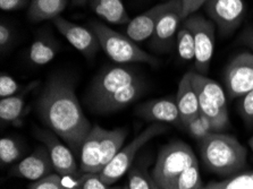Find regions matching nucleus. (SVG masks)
Segmentation results:
<instances>
[{"label":"nucleus","instance_id":"1","mask_svg":"<svg viewBox=\"0 0 253 189\" xmlns=\"http://www.w3.org/2000/svg\"><path fill=\"white\" fill-rule=\"evenodd\" d=\"M37 113L49 129L80 154L93 126L84 114L70 78L50 77L38 99Z\"/></svg>","mask_w":253,"mask_h":189},{"label":"nucleus","instance_id":"2","mask_svg":"<svg viewBox=\"0 0 253 189\" xmlns=\"http://www.w3.org/2000/svg\"><path fill=\"white\" fill-rule=\"evenodd\" d=\"M199 143L203 164L218 176H234L247 165V149L232 135L212 132Z\"/></svg>","mask_w":253,"mask_h":189},{"label":"nucleus","instance_id":"3","mask_svg":"<svg viewBox=\"0 0 253 189\" xmlns=\"http://www.w3.org/2000/svg\"><path fill=\"white\" fill-rule=\"evenodd\" d=\"M90 29L97 34L101 50L116 64H148L151 66L158 65V60L142 50L132 38L109 28L105 23L92 21L90 22Z\"/></svg>","mask_w":253,"mask_h":189},{"label":"nucleus","instance_id":"4","mask_svg":"<svg viewBox=\"0 0 253 189\" xmlns=\"http://www.w3.org/2000/svg\"><path fill=\"white\" fill-rule=\"evenodd\" d=\"M198 163L192 148L182 141H174L160 148L151 177L162 189H168L186 169Z\"/></svg>","mask_w":253,"mask_h":189},{"label":"nucleus","instance_id":"5","mask_svg":"<svg viewBox=\"0 0 253 189\" xmlns=\"http://www.w3.org/2000/svg\"><path fill=\"white\" fill-rule=\"evenodd\" d=\"M167 129V126L164 123L152 122L127 145L123 146V149L116 154V156L99 173L100 178L108 185L116 184L132 168L133 161L135 159L137 152L152 138L164 134Z\"/></svg>","mask_w":253,"mask_h":189},{"label":"nucleus","instance_id":"6","mask_svg":"<svg viewBox=\"0 0 253 189\" xmlns=\"http://www.w3.org/2000/svg\"><path fill=\"white\" fill-rule=\"evenodd\" d=\"M142 79V76L132 67L118 65L105 68L92 80L86 100L92 109L110 98L122 88Z\"/></svg>","mask_w":253,"mask_h":189},{"label":"nucleus","instance_id":"7","mask_svg":"<svg viewBox=\"0 0 253 189\" xmlns=\"http://www.w3.org/2000/svg\"><path fill=\"white\" fill-rule=\"evenodd\" d=\"M183 25L191 31L194 38V67L198 73L206 75L210 69L214 52L216 25L212 21L198 14H193L184 19Z\"/></svg>","mask_w":253,"mask_h":189},{"label":"nucleus","instance_id":"8","mask_svg":"<svg viewBox=\"0 0 253 189\" xmlns=\"http://www.w3.org/2000/svg\"><path fill=\"white\" fill-rule=\"evenodd\" d=\"M224 84L229 99L253 91V53L241 52L229 60L224 69Z\"/></svg>","mask_w":253,"mask_h":189},{"label":"nucleus","instance_id":"9","mask_svg":"<svg viewBox=\"0 0 253 189\" xmlns=\"http://www.w3.org/2000/svg\"><path fill=\"white\" fill-rule=\"evenodd\" d=\"M205 10L221 37H228L240 28L247 13L244 0H209Z\"/></svg>","mask_w":253,"mask_h":189},{"label":"nucleus","instance_id":"10","mask_svg":"<svg viewBox=\"0 0 253 189\" xmlns=\"http://www.w3.org/2000/svg\"><path fill=\"white\" fill-rule=\"evenodd\" d=\"M36 136L48 149L53 170L58 175L63 177H79L82 175L71 148L64 144L58 135L50 129L36 128Z\"/></svg>","mask_w":253,"mask_h":189},{"label":"nucleus","instance_id":"11","mask_svg":"<svg viewBox=\"0 0 253 189\" xmlns=\"http://www.w3.org/2000/svg\"><path fill=\"white\" fill-rule=\"evenodd\" d=\"M52 24L79 52L92 59L101 50L100 42L93 31L86 29L76 23H73L63 16H58L52 21Z\"/></svg>","mask_w":253,"mask_h":189},{"label":"nucleus","instance_id":"12","mask_svg":"<svg viewBox=\"0 0 253 189\" xmlns=\"http://www.w3.org/2000/svg\"><path fill=\"white\" fill-rule=\"evenodd\" d=\"M182 19V0H172L170 7L160 17L150 38V48L158 52L169 50L175 44Z\"/></svg>","mask_w":253,"mask_h":189},{"label":"nucleus","instance_id":"13","mask_svg":"<svg viewBox=\"0 0 253 189\" xmlns=\"http://www.w3.org/2000/svg\"><path fill=\"white\" fill-rule=\"evenodd\" d=\"M52 169L53 165L48 149L45 146H39L33 153L15 164L11 173L18 178L37 181L50 175Z\"/></svg>","mask_w":253,"mask_h":189},{"label":"nucleus","instance_id":"14","mask_svg":"<svg viewBox=\"0 0 253 189\" xmlns=\"http://www.w3.org/2000/svg\"><path fill=\"white\" fill-rule=\"evenodd\" d=\"M135 113L144 120L157 123H182L176 99L164 98L149 100L136 107Z\"/></svg>","mask_w":253,"mask_h":189},{"label":"nucleus","instance_id":"15","mask_svg":"<svg viewBox=\"0 0 253 189\" xmlns=\"http://www.w3.org/2000/svg\"><path fill=\"white\" fill-rule=\"evenodd\" d=\"M171 1L172 0H168L167 2L158 3V5L153 6L152 8L139 15V16L131 19L127 26H126V36L132 38L135 43H141V42H144L148 38H150L153 32H155V29L158 24L160 17L163 16L165 11L169 8Z\"/></svg>","mask_w":253,"mask_h":189},{"label":"nucleus","instance_id":"16","mask_svg":"<svg viewBox=\"0 0 253 189\" xmlns=\"http://www.w3.org/2000/svg\"><path fill=\"white\" fill-rule=\"evenodd\" d=\"M106 129L101 126L94 125L84 140L80 157L81 173H100L102 171L101 164V141Z\"/></svg>","mask_w":253,"mask_h":189},{"label":"nucleus","instance_id":"17","mask_svg":"<svg viewBox=\"0 0 253 189\" xmlns=\"http://www.w3.org/2000/svg\"><path fill=\"white\" fill-rule=\"evenodd\" d=\"M147 84H145L144 79L142 78L137 82L131 84V85L122 88L116 93L113 94L110 98H108L105 101L99 103L98 106L93 108V110L98 113H116L124 109L129 104L135 102L137 99H140L142 94L147 90Z\"/></svg>","mask_w":253,"mask_h":189},{"label":"nucleus","instance_id":"18","mask_svg":"<svg viewBox=\"0 0 253 189\" xmlns=\"http://www.w3.org/2000/svg\"><path fill=\"white\" fill-rule=\"evenodd\" d=\"M176 104H177L182 125H185L191 119L200 114L199 96L190 79V74L186 73L178 83L176 93Z\"/></svg>","mask_w":253,"mask_h":189},{"label":"nucleus","instance_id":"19","mask_svg":"<svg viewBox=\"0 0 253 189\" xmlns=\"http://www.w3.org/2000/svg\"><path fill=\"white\" fill-rule=\"evenodd\" d=\"M60 50L59 42L50 34H40L29 48V61L34 66H44L55 59Z\"/></svg>","mask_w":253,"mask_h":189},{"label":"nucleus","instance_id":"20","mask_svg":"<svg viewBox=\"0 0 253 189\" xmlns=\"http://www.w3.org/2000/svg\"><path fill=\"white\" fill-rule=\"evenodd\" d=\"M87 5L99 17L110 24L123 25L131 21L123 0H90Z\"/></svg>","mask_w":253,"mask_h":189},{"label":"nucleus","instance_id":"21","mask_svg":"<svg viewBox=\"0 0 253 189\" xmlns=\"http://www.w3.org/2000/svg\"><path fill=\"white\" fill-rule=\"evenodd\" d=\"M38 85H39L38 80L32 82L24 88H22L20 93L0 100V118L1 120L5 122H16L20 120L22 115L24 114L26 96Z\"/></svg>","mask_w":253,"mask_h":189},{"label":"nucleus","instance_id":"22","mask_svg":"<svg viewBox=\"0 0 253 189\" xmlns=\"http://www.w3.org/2000/svg\"><path fill=\"white\" fill-rule=\"evenodd\" d=\"M67 6V0H31L28 17L32 23L53 21Z\"/></svg>","mask_w":253,"mask_h":189},{"label":"nucleus","instance_id":"23","mask_svg":"<svg viewBox=\"0 0 253 189\" xmlns=\"http://www.w3.org/2000/svg\"><path fill=\"white\" fill-rule=\"evenodd\" d=\"M189 74L191 83H192L195 91L205 94L207 98L212 100L213 102H216L224 110L228 111L227 94L225 93L224 88L219 84L198 72H189Z\"/></svg>","mask_w":253,"mask_h":189},{"label":"nucleus","instance_id":"24","mask_svg":"<svg viewBox=\"0 0 253 189\" xmlns=\"http://www.w3.org/2000/svg\"><path fill=\"white\" fill-rule=\"evenodd\" d=\"M199 104H200V113L208 119L210 125H211L212 132L220 133L221 130H225L229 127V117L228 111L220 108L212 100L207 98L205 94L198 92Z\"/></svg>","mask_w":253,"mask_h":189},{"label":"nucleus","instance_id":"25","mask_svg":"<svg viewBox=\"0 0 253 189\" xmlns=\"http://www.w3.org/2000/svg\"><path fill=\"white\" fill-rule=\"evenodd\" d=\"M127 129L115 128L106 129L101 141V164L102 169L112 161L116 154L121 151L124 146L126 137H127Z\"/></svg>","mask_w":253,"mask_h":189},{"label":"nucleus","instance_id":"26","mask_svg":"<svg viewBox=\"0 0 253 189\" xmlns=\"http://www.w3.org/2000/svg\"><path fill=\"white\" fill-rule=\"evenodd\" d=\"M202 189H253V171H244L221 181H212Z\"/></svg>","mask_w":253,"mask_h":189},{"label":"nucleus","instance_id":"27","mask_svg":"<svg viewBox=\"0 0 253 189\" xmlns=\"http://www.w3.org/2000/svg\"><path fill=\"white\" fill-rule=\"evenodd\" d=\"M71 178L72 177H63L58 173H50L40 180L32 181L29 189H79L78 180H71L70 183ZM74 178H79V177H73L72 179Z\"/></svg>","mask_w":253,"mask_h":189},{"label":"nucleus","instance_id":"28","mask_svg":"<svg viewBox=\"0 0 253 189\" xmlns=\"http://www.w3.org/2000/svg\"><path fill=\"white\" fill-rule=\"evenodd\" d=\"M176 50L177 55L184 61H194L195 59V45L194 38L191 31L183 25L178 30L176 36Z\"/></svg>","mask_w":253,"mask_h":189},{"label":"nucleus","instance_id":"29","mask_svg":"<svg viewBox=\"0 0 253 189\" xmlns=\"http://www.w3.org/2000/svg\"><path fill=\"white\" fill-rule=\"evenodd\" d=\"M203 183L200 176L199 163L182 172L168 189H202Z\"/></svg>","mask_w":253,"mask_h":189},{"label":"nucleus","instance_id":"30","mask_svg":"<svg viewBox=\"0 0 253 189\" xmlns=\"http://www.w3.org/2000/svg\"><path fill=\"white\" fill-rule=\"evenodd\" d=\"M22 146L16 138L2 137L0 141V162L1 165H8L21 159Z\"/></svg>","mask_w":253,"mask_h":189},{"label":"nucleus","instance_id":"31","mask_svg":"<svg viewBox=\"0 0 253 189\" xmlns=\"http://www.w3.org/2000/svg\"><path fill=\"white\" fill-rule=\"evenodd\" d=\"M183 126L186 128L187 133H189L194 140H197L199 142H201L203 138L208 136L210 133H212L211 125H210L209 120L201 113L197 115V117H194L193 119H191L190 121H187L185 125Z\"/></svg>","mask_w":253,"mask_h":189},{"label":"nucleus","instance_id":"32","mask_svg":"<svg viewBox=\"0 0 253 189\" xmlns=\"http://www.w3.org/2000/svg\"><path fill=\"white\" fill-rule=\"evenodd\" d=\"M79 189H123L108 185L103 181L99 173H82L78 178Z\"/></svg>","mask_w":253,"mask_h":189},{"label":"nucleus","instance_id":"33","mask_svg":"<svg viewBox=\"0 0 253 189\" xmlns=\"http://www.w3.org/2000/svg\"><path fill=\"white\" fill-rule=\"evenodd\" d=\"M129 189H152V178L139 168H131L128 171Z\"/></svg>","mask_w":253,"mask_h":189},{"label":"nucleus","instance_id":"34","mask_svg":"<svg viewBox=\"0 0 253 189\" xmlns=\"http://www.w3.org/2000/svg\"><path fill=\"white\" fill-rule=\"evenodd\" d=\"M22 91V86L17 80H15L13 77L8 74L2 73L0 75V98L5 99L20 93Z\"/></svg>","mask_w":253,"mask_h":189},{"label":"nucleus","instance_id":"35","mask_svg":"<svg viewBox=\"0 0 253 189\" xmlns=\"http://www.w3.org/2000/svg\"><path fill=\"white\" fill-rule=\"evenodd\" d=\"M239 109L243 119L249 123H253V91L240 98Z\"/></svg>","mask_w":253,"mask_h":189},{"label":"nucleus","instance_id":"36","mask_svg":"<svg viewBox=\"0 0 253 189\" xmlns=\"http://www.w3.org/2000/svg\"><path fill=\"white\" fill-rule=\"evenodd\" d=\"M209 0H185L182 2V17L183 19L187 18L191 15L197 13V11L205 6Z\"/></svg>","mask_w":253,"mask_h":189},{"label":"nucleus","instance_id":"37","mask_svg":"<svg viewBox=\"0 0 253 189\" xmlns=\"http://www.w3.org/2000/svg\"><path fill=\"white\" fill-rule=\"evenodd\" d=\"M13 38V31L5 23H1L0 24V49H1V52H5L10 48Z\"/></svg>","mask_w":253,"mask_h":189},{"label":"nucleus","instance_id":"38","mask_svg":"<svg viewBox=\"0 0 253 189\" xmlns=\"http://www.w3.org/2000/svg\"><path fill=\"white\" fill-rule=\"evenodd\" d=\"M30 0H0V8L3 11L18 10L30 5Z\"/></svg>","mask_w":253,"mask_h":189},{"label":"nucleus","instance_id":"39","mask_svg":"<svg viewBox=\"0 0 253 189\" xmlns=\"http://www.w3.org/2000/svg\"><path fill=\"white\" fill-rule=\"evenodd\" d=\"M240 42L250 49L253 53V28H248L241 34Z\"/></svg>","mask_w":253,"mask_h":189},{"label":"nucleus","instance_id":"40","mask_svg":"<svg viewBox=\"0 0 253 189\" xmlns=\"http://www.w3.org/2000/svg\"><path fill=\"white\" fill-rule=\"evenodd\" d=\"M90 0H72V3L74 6H84L89 3Z\"/></svg>","mask_w":253,"mask_h":189},{"label":"nucleus","instance_id":"41","mask_svg":"<svg viewBox=\"0 0 253 189\" xmlns=\"http://www.w3.org/2000/svg\"><path fill=\"white\" fill-rule=\"evenodd\" d=\"M151 178H152V177H151ZM152 189H162L158 186V185L155 183V181H153V179H152Z\"/></svg>","mask_w":253,"mask_h":189},{"label":"nucleus","instance_id":"42","mask_svg":"<svg viewBox=\"0 0 253 189\" xmlns=\"http://www.w3.org/2000/svg\"><path fill=\"white\" fill-rule=\"evenodd\" d=\"M249 146H250V149L253 151V136L250 137V140H249Z\"/></svg>","mask_w":253,"mask_h":189},{"label":"nucleus","instance_id":"43","mask_svg":"<svg viewBox=\"0 0 253 189\" xmlns=\"http://www.w3.org/2000/svg\"><path fill=\"white\" fill-rule=\"evenodd\" d=\"M123 189H129V188H128V186H124L123 187Z\"/></svg>","mask_w":253,"mask_h":189},{"label":"nucleus","instance_id":"44","mask_svg":"<svg viewBox=\"0 0 253 189\" xmlns=\"http://www.w3.org/2000/svg\"><path fill=\"white\" fill-rule=\"evenodd\" d=\"M183 1H185V0H182V2H183Z\"/></svg>","mask_w":253,"mask_h":189}]
</instances>
